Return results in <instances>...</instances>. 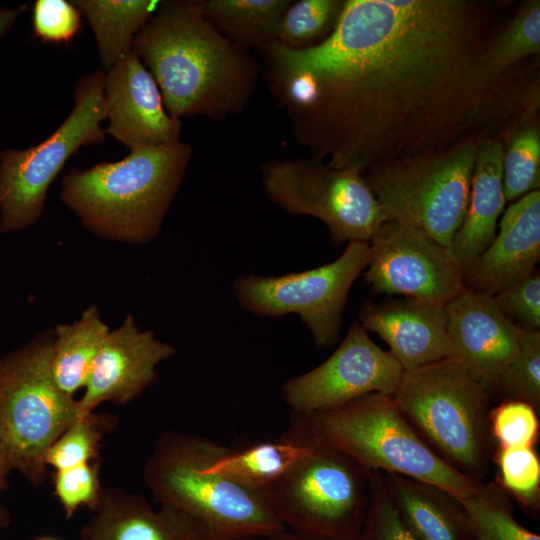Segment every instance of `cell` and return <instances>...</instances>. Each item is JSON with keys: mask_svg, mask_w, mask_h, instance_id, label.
<instances>
[{"mask_svg": "<svg viewBox=\"0 0 540 540\" xmlns=\"http://www.w3.org/2000/svg\"><path fill=\"white\" fill-rule=\"evenodd\" d=\"M512 4L345 0L320 44L259 49L262 73L309 156L364 174L538 115V65L500 72L486 59Z\"/></svg>", "mask_w": 540, "mask_h": 540, "instance_id": "1", "label": "cell"}, {"mask_svg": "<svg viewBox=\"0 0 540 540\" xmlns=\"http://www.w3.org/2000/svg\"><path fill=\"white\" fill-rule=\"evenodd\" d=\"M132 50L157 83L167 113L179 120L241 113L262 75L251 52L204 17L201 0L160 1Z\"/></svg>", "mask_w": 540, "mask_h": 540, "instance_id": "2", "label": "cell"}, {"mask_svg": "<svg viewBox=\"0 0 540 540\" xmlns=\"http://www.w3.org/2000/svg\"><path fill=\"white\" fill-rule=\"evenodd\" d=\"M192 148L182 140L131 150L123 159L73 168L61 199L100 237L145 243L158 234L182 183Z\"/></svg>", "mask_w": 540, "mask_h": 540, "instance_id": "3", "label": "cell"}, {"mask_svg": "<svg viewBox=\"0 0 540 540\" xmlns=\"http://www.w3.org/2000/svg\"><path fill=\"white\" fill-rule=\"evenodd\" d=\"M229 448L192 433L165 431L145 463L143 478L158 504L179 509L217 540H254L285 529L265 499L207 465Z\"/></svg>", "mask_w": 540, "mask_h": 540, "instance_id": "4", "label": "cell"}, {"mask_svg": "<svg viewBox=\"0 0 540 540\" xmlns=\"http://www.w3.org/2000/svg\"><path fill=\"white\" fill-rule=\"evenodd\" d=\"M422 440L462 474L488 471L489 391L455 357L404 372L392 396Z\"/></svg>", "mask_w": 540, "mask_h": 540, "instance_id": "5", "label": "cell"}, {"mask_svg": "<svg viewBox=\"0 0 540 540\" xmlns=\"http://www.w3.org/2000/svg\"><path fill=\"white\" fill-rule=\"evenodd\" d=\"M304 416L322 441L367 471L407 476L457 500L483 486L440 458L409 424L392 396L368 394L339 408Z\"/></svg>", "mask_w": 540, "mask_h": 540, "instance_id": "6", "label": "cell"}, {"mask_svg": "<svg viewBox=\"0 0 540 540\" xmlns=\"http://www.w3.org/2000/svg\"><path fill=\"white\" fill-rule=\"evenodd\" d=\"M52 339L41 337L0 359V437L12 469L32 485L46 477V453L78 420L74 397L52 371Z\"/></svg>", "mask_w": 540, "mask_h": 540, "instance_id": "7", "label": "cell"}, {"mask_svg": "<svg viewBox=\"0 0 540 540\" xmlns=\"http://www.w3.org/2000/svg\"><path fill=\"white\" fill-rule=\"evenodd\" d=\"M313 433L309 452L260 495L284 527L298 535L358 540L368 506L369 471Z\"/></svg>", "mask_w": 540, "mask_h": 540, "instance_id": "8", "label": "cell"}, {"mask_svg": "<svg viewBox=\"0 0 540 540\" xmlns=\"http://www.w3.org/2000/svg\"><path fill=\"white\" fill-rule=\"evenodd\" d=\"M481 141L367 170L364 179L386 220L416 227L450 248L465 217Z\"/></svg>", "mask_w": 540, "mask_h": 540, "instance_id": "9", "label": "cell"}, {"mask_svg": "<svg viewBox=\"0 0 540 540\" xmlns=\"http://www.w3.org/2000/svg\"><path fill=\"white\" fill-rule=\"evenodd\" d=\"M105 71L83 75L74 107L45 140L27 149L0 151V232L13 233L34 224L44 210L47 191L68 159L80 148L102 143L106 131Z\"/></svg>", "mask_w": 540, "mask_h": 540, "instance_id": "10", "label": "cell"}, {"mask_svg": "<svg viewBox=\"0 0 540 540\" xmlns=\"http://www.w3.org/2000/svg\"><path fill=\"white\" fill-rule=\"evenodd\" d=\"M264 193L292 215H308L328 228L334 245L369 242L386 217L364 176L308 156L260 165Z\"/></svg>", "mask_w": 540, "mask_h": 540, "instance_id": "11", "label": "cell"}, {"mask_svg": "<svg viewBox=\"0 0 540 540\" xmlns=\"http://www.w3.org/2000/svg\"><path fill=\"white\" fill-rule=\"evenodd\" d=\"M369 260V242H349L334 261L302 272L238 277L233 285L238 303L262 317L296 313L319 348L338 340L348 293Z\"/></svg>", "mask_w": 540, "mask_h": 540, "instance_id": "12", "label": "cell"}, {"mask_svg": "<svg viewBox=\"0 0 540 540\" xmlns=\"http://www.w3.org/2000/svg\"><path fill=\"white\" fill-rule=\"evenodd\" d=\"M379 294L446 305L464 289V274L450 248L424 231L386 220L369 241L363 272Z\"/></svg>", "mask_w": 540, "mask_h": 540, "instance_id": "13", "label": "cell"}, {"mask_svg": "<svg viewBox=\"0 0 540 540\" xmlns=\"http://www.w3.org/2000/svg\"><path fill=\"white\" fill-rule=\"evenodd\" d=\"M404 369L354 322L334 353L312 370L288 379L282 387L294 414L308 415L339 408L359 397L393 396Z\"/></svg>", "mask_w": 540, "mask_h": 540, "instance_id": "14", "label": "cell"}, {"mask_svg": "<svg viewBox=\"0 0 540 540\" xmlns=\"http://www.w3.org/2000/svg\"><path fill=\"white\" fill-rule=\"evenodd\" d=\"M105 129L130 150L181 140L182 122L165 110L152 75L133 50L105 72Z\"/></svg>", "mask_w": 540, "mask_h": 540, "instance_id": "15", "label": "cell"}, {"mask_svg": "<svg viewBox=\"0 0 540 540\" xmlns=\"http://www.w3.org/2000/svg\"><path fill=\"white\" fill-rule=\"evenodd\" d=\"M175 348L158 340L150 330L140 331L132 316L106 336L77 400L78 419L92 414L106 401L123 404L152 384L156 367L175 354Z\"/></svg>", "mask_w": 540, "mask_h": 540, "instance_id": "16", "label": "cell"}, {"mask_svg": "<svg viewBox=\"0 0 540 540\" xmlns=\"http://www.w3.org/2000/svg\"><path fill=\"white\" fill-rule=\"evenodd\" d=\"M445 307L453 357L491 394L518 352L520 328L490 295L464 288Z\"/></svg>", "mask_w": 540, "mask_h": 540, "instance_id": "17", "label": "cell"}, {"mask_svg": "<svg viewBox=\"0 0 540 540\" xmlns=\"http://www.w3.org/2000/svg\"><path fill=\"white\" fill-rule=\"evenodd\" d=\"M540 260V190L502 213L496 235L464 274V288L494 296L524 279Z\"/></svg>", "mask_w": 540, "mask_h": 540, "instance_id": "18", "label": "cell"}, {"mask_svg": "<svg viewBox=\"0 0 540 540\" xmlns=\"http://www.w3.org/2000/svg\"><path fill=\"white\" fill-rule=\"evenodd\" d=\"M359 320L387 343L404 372L454 356L445 305L409 298L367 302Z\"/></svg>", "mask_w": 540, "mask_h": 540, "instance_id": "19", "label": "cell"}, {"mask_svg": "<svg viewBox=\"0 0 540 540\" xmlns=\"http://www.w3.org/2000/svg\"><path fill=\"white\" fill-rule=\"evenodd\" d=\"M82 526L81 540H217L199 521L140 494L109 487Z\"/></svg>", "mask_w": 540, "mask_h": 540, "instance_id": "20", "label": "cell"}, {"mask_svg": "<svg viewBox=\"0 0 540 540\" xmlns=\"http://www.w3.org/2000/svg\"><path fill=\"white\" fill-rule=\"evenodd\" d=\"M502 154L500 136L483 139L479 144L465 217L450 245L463 274L494 239L505 210Z\"/></svg>", "mask_w": 540, "mask_h": 540, "instance_id": "21", "label": "cell"}, {"mask_svg": "<svg viewBox=\"0 0 540 540\" xmlns=\"http://www.w3.org/2000/svg\"><path fill=\"white\" fill-rule=\"evenodd\" d=\"M313 439L306 417L292 413L291 425L280 437L240 451L229 449L210 462L207 470L260 494L309 452Z\"/></svg>", "mask_w": 540, "mask_h": 540, "instance_id": "22", "label": "cell"}, {"mask_svg": "<svg viewBox=\"0 0 540 540\" xmlns=\"http://www.w3.org/2000/svg\"><path fill=\"white\" fill-rule=\"evenodd\" d=\"M381 475L399 516L418 540H468L465 514L455 497L407 476Z\"/></svg>", "mask_w": 540, "mask_h": 540, "instance_id": "23", "label": "cell"}, {"mask_svg": "<svg viewBox=\"0 0 540 540\" xmlns=\"http://www.w3.org/2000/svg\"><path fill=\"white\" fill-rule=\"evenodd\" d=\"M84 16L95 36L103 70L132 50L138 32L149 22L160 1L155 0H71Z\"/></svg>", "mask_w": 540, "mask_h": 540, "instance_id": "24", "label": "cell"}, {"mask_svg": "<svg viewBox=\"0 0 540 540\" xmlns=\"http://www.w3.org/2000/svg\"><path fill=\"white\" fill-rule=\"evenodd\" d=\"M292 0H201L209 23L236 45L251 50L277 41Z\"/></svg>", "mask_w": 540, "mask_h": 540, "instance_id": "25", "label": "cell"}, {"mask_svg": "<svg viewBox=\"0 0 540 540\" xmlns=\"http://www.w3.org/2000/svg\"><path fill=\"white\" fill-rule=\"evenodd\" d=\"M109 332L94 306L75 322L57 326L52 344V371L58 387L67 395L74 397L85 386Z\"/></svg>", "mask_w": 540, "mask_h": 540, "instance_id": "26", "label": "cell"}, {"mask_svg": "<svg viewBox=\"0 0 540 540\" xmlns=\"http://www.w3.org/2000/svg\"><path fill=\"white\" fill-rule=\"evenodd\" d=\"M500 138L504 194L512 203L540 187L539 115L518 122Z\"/></svg>", "mask_w": 540, "mask_h": 540, "instance_id": "27", "label": "cell"}, {"mask_svg": "<svg viewBox=\"0 0 540 540\" xmlns=\"http://www.w3.org/2000/svg\"><path fill=\"white\" fill-rule=\"evenodd\" d=\"M458 501L465 514L468 540H540L538 534L515 520L496 484H483L478 492Z\"/></svg>", "mask_w": 540, "mask_h": 540, "instance_id": "28", "label": "cell"}, {"mask_svg": "<svg viewBox=\"0 0 540 540\" xmlns=\"http://www.w3.org/2000/svg\"><path fill=\"white\" fill-rule=\"evenodd\" d=\"M540 51V1L527 0L518 5L510 20L495 36L486 52L491 68L506 72Z\"/></svg>", "mask_w": 540, "mask_h": 540, "instance_id": "29", "label": "cell"}, {"mask_svg": "<svg viewBox=\"0 0 540 540\" xmlns=\"http://www.w3.org/2000/svg\"><path fill=\"white\" fill-rule=\"evenodd\" d=\"M343 6V0H292L281 20L277 41L292 50L320 44L334 30Z\"/></svg>", "mask_w": 540, "mask_h": 540, "instance_id": "30", "label": "cell"}, {"mask_svg": "<svg viewBox=\"0 0 540 540\" xmlns=\"http://www.w3.org/2000/svg\"><path fill=\"white\" fill-rule=\"evenodd\" d=\"M496 391L505 400H519L540 409V331H519L515 358L501 375Z\"/></svg>", "mask_w": 540, "mask_h": 540, "instance_id": "31", "label": "cell"}, {"mask_svg": "<svg viewBox=\"0 0 540 540\" xmlns=\"http://www.w3.org/2000/svg\"><path fill=\"white\" fill-rule=\"evenodd\" d=\"M495 461L498 483L527 511L538 513L540 506V461L533 447L498 448Z\"/></svg>", "mask_w": 540, "mask_h": 540, "instance_id": "32", "label": "cell"}, {"mask_svg": "<svg viewBox=\"0 0 540 540\" xmlns=\"http://www.w3.org/2000/svg\"><path fill=\"white\" fill-rule=\"evenodd\" d=\"M489 427L499 448L533 447L538 441V413L523 401L504 400L491 409Z\"/></svg>", "mask_w": 540, "mask_h": 540, "instance_id": "33", "label": "cell"}, {"mask_svg": "<svg viewBox=\"0 0 540 540\" xmlns=\"http://www.w3.org/2000/svg\"><path fill=\"white\" fill-rule=\"evenodd\" d=\"M358 540H418L399 516L379 471H369L368 506Z\"/></svg>", "mask_w": 540, "mask_h": 540, "instance_id": "34", "label": "cell"}, {"mask_svg": "<svg viewBox=\"0 0 540 540\" xmlns=\"http://www.w3.org/2000/svg\"><path fill=\"white\" fill-rule=\"evenodd\" d=\"M93 415L75 421L53 442L46 453L47 465L58 471L88 463L97 456L102 430Z\"/></svg>", "mask_w": 540, "mask_h": 540, "instance_id": "35", "label": "cell"}, {"mask_svg": "<svg viewBox=\"0 0 540 540\" xmlns=\"http://www.w3.org/2000/svg\"><path fill=\"white\" fill-rule=\"evenodd\" d=\"M32 27L34 36L45 43L68 44L81 29V14L71 1L37 0Z\"/></svg>", "mask_w": 540, "mask_h": 540, "instance_id": "36", "label": "cell"}, {"mask_svg": "<svg viewBox=\"0 0 540 540\" xmlns=\"http://www.w3.org/2000/svg\"><path fill=\"white\" fill-rule=\"evenodd\" d=\"M499 310L518 328H540V274L534 271L524 279L493 296Z\"/></svg>", "mask_w": 540, "mask_h": 540, "instance_id": "37", "label": "cell"}, {"mask_svg": "<svg viewBox=\"0 0 540 540\" xmlns=\"http://www.w3.org/2000/svg\"><path fill=\"white\" fill-rule=\"evenodd\" d=\"M54 486L56 496L67 517L82 506L93 510L99 503L103 490L99 482L98 469L89 462L58 470Z\"/></svg>", "mask_w": 540, "mask_h": 540, "instance_id": "38", "label": "cell"}, {"mask_svg": "<svg viewBox=\"0 0 540 540\" xmlns=\"http://www.w3.org/2000/svg\"><path fill=\"white\" fill-rule=\"evenodd\" d=\"M25 10V5L16 8H7L0 6V37L3 36L13 26L18 16Z\"/></svg>", "mask_w": 540, "mask_h": 540, "instance_id": "39", "label": "cell"}, {"mask_svg": "<svg viewBox=\"0 0 540 540\" xmlns=\"http://www.w3.org/2000/svg\"><path fill=\"white\" fill-rule=\"evenodd\" d=\"M13 470L7 449L0 437V479L5 478L9 471Z\"/></svg>", "mask_w": 540, "mask_h": 540, "instance_id": "40", "label": "cell"}, {"mask_svg": "<svg viewBox=\"0 0 540 540\" xmlns=\"http://www.w3.org/2000/svg\"><path fill=\"white\" fill-rule=\"evenodd\" d=\"M265 540H309V539L301 535H298L285 528L279 532L272 534L271 536L267 537Z\"/></svg>", "mask_w": 540, "mask_h": 540, "instance_id": "41", "label": "cell"}, {"mask_svg": "<svg viewBox=\"0 0 540 540\" xmlns=\"http://www.w3.org/2000/svg\"><path fill=\"white\" fill-rule=\"evenodd\" d=\"M5 486V478L0 479V492ZM10 522L9 515L4 507L0 504V526L4 527Z\"/></svg>", "mask_w": 540, "mask_h": 540, "instance_id": "42", "label": "cell"}, {"mask_svg": "<svg viewBox=\"0 0 540 540\" xmlns=\"http://www.w3.org/2000/svg\"><path fill=\"white\" fill-rule=\"evenodd\" d=\"M36 540H57V539L51 538V537H41V538H38Z\"/></svg>", "mask_w": 540, "mask_h": 540, "instance_id": "43", "label": "cell"}, {"mask_svg": "<svg viewBox=\"0 0 540 540\" xmlns=\"http://www.w3.org/2000/svg\"><path fill=\"white\" fill-rule=\"evenodd\" d=\"M309 540H324V539H313V538H308Z\"/></svg>", "mask_w": 540, "mask_h": 540, "instance_id": "44", "label": "cell"}]
</instances>
